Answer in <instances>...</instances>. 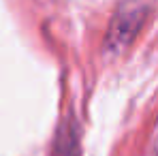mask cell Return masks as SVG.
Returning a JSON list of instances; mask_svg holds the SVG:
<instances>
[{"label":"cell","instance_id":"6da1fadb","mask_svg":"<svg viewBox=\"0 0 158 156\" xmlns=\"http://www.w3.org/2000/svg\"><path fill=\"white\" fill-rule=\"evenodd\" d=\"M152 4L154 0H124L118 6L105 39L107 56H118L131 45L137 32L141 30L143 22L148 19Z\"/></svg>","mask_w":158,"mask_h":156},{"label":"cell","instance_id":"7a4b0ae2","mask_svg":"<svg viewBox=\"0 0 158 156\" xmlns=\"http://www.w3.org/2000/svg\"><path fill=\"white\" fill-rule=\"evenodd\" d=\"M53 156H79V135L73 120H66L56 137Z\"/></svg>","mask_w":158,"mask_h":156}]
</instances>
